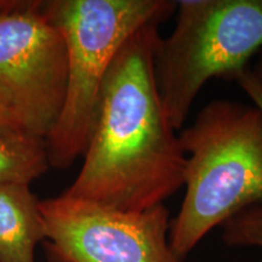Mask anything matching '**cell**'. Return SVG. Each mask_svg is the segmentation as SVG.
<instances>
[{
	"label": "cell",
	"instance_id": "6da1fadb",
	"mask_svg": "<svg viewBox=\"0 0 262 262\" xmlns=\"http://www.w3.org/2000/svg\"><path fill=\"white\" fill-rule=\"evenodd\" d=\"M158 27L143 26L113 58L83 166L64 195L142 211L183 187L186 156L155 79Z\"/></svg>",
	"mask_w": 262,
	"mask_h": 262
},
{
	"label": "cell",
	"instance_id": "7a4b0ae2",
	"mask_svg": "<svg viewBox=\"0 0 262 262\" xmlns=\"http://www.w3.org/2000/svg\"><path fill=\"white\" fill-rule=\"evenodd\" d=\"M185 196L170 222V247L180 260L216 226L262 205V113L255 106L214 100L182 129Z\"/></svg>",
	"mask_w": 262,
	"mask_h": 262
},
{
	"label": "cell",
	"instance_id": "3957f363",
	"mask_svg": "<svg viewBox=\"0 0 262 262\" xmlns=\"http://www.w3.org/2000/svg\"><path fill=\"white\" fill-rule=\"evenodd\" d=\"M44 9L67 50V89L56 125L45 140L50 168L67 169L93 136L107 72L118 50L143 26L163 24L171 0H51Z\"/></svg>",
	"mask_w": 262,
	"mask_h": 262
},
{
	"label": "cell",
	"instance_id": "277c9868",
	"mask_svg": "<svg viewBox=\"0 0 262 262\" xmlns=\"http://www.w3.org/2000/svg\"><path fill=\"white\" fill-rule=\"evenodd\" d=\"M178 21L155 51V79L175 130L202 88L233 79L262 48V0H180Z\"/></svg>",
	"mask_w": 262,
	"mask_h": 262
},
{
	"label": "cell",
	"instance_id": "5b68a950",
	"mask_svg": "<svg viewBox=\"0 0 262 262\" xmlns=\"http://www.w3.org/2000/svg\"><path fill=\"white\" fill-rule=\"evenodd\" d=\"M67 50L44 2L0 10V100L24 133L47 140L63 108Z\"/></svg>",
	"mask_w": 262,
	"mask_h": 262
},
{
	"label": "cell",
	"instance_id": "8992f818",
	"mask_svg": "<svg viewBox=\"0 0 262 262\" xmlns=\"http://www.w3.org/2000/svg\"><path fill=\"white\" fill-rule=\"evenodd\" d=\"M51 262H182L164 204L125 211L62 194L39 202Z\"/></svg>",
	"mask_w": 262,
	"mask_h": 262
},
{
	"label": "cell",
	"instance_id": "52a82bcc",
	"mask_svg": "<svg viewBox=\"0 0 262 262\" xmlns=\"http://www.w3.org/2000/svg\"><path fill=\"white\" fill-rule=\"evenodd\" d=\"M39 202L29 185H0V262H34L45 241Z\"/></svg>",
	"mask_w": 262,
	"mask_h": 262
},
{
	"label": "cell",
	"instance_id": "ba28073f",
	"mask_svg": "<svg viewBox=\"0 0 262 262\" xmlns=\"http://www.w3.org/2000/svg\"><path fill=\"white\" fill-rule=\"evenodd\" d=\"M49 168L44 140L24 131L0 133V185H31Z\"/></svg>",
	"mask_w": 262,
	"mask_h": 262
},
{
	"label": "cell",
	"instance_id": "9c48e42d",
	"mask_svg": "<svg viewBox=\"0 0 262 262\" xmlns=\"http://www.w3.org/2000/svg\"><path fill=\"white\" fill-rule=\"evenodd\" d=\"M222 242L228 247L262 248V205L238 212L221 225Z\"/></svg>",
	"mask_w": 262,
	"mask_h": 262
},
{
	"label": "cell",
	"instance_id": "30bf717a",
	"mask_svg": "<svg viewBox=\"0 0 262 262\" xmlns=\"http://www.w3.org/2000/svg\"><path fill=\"white\" fill-rule=\"evenodd\" d=\"M232 80H235V83H238L242 90L253 101L254 106L262 113V83L254 74L253 70L245 68L239 72Z\"/></svg>",
	"mask_w": 262,
	"mask_h": 262
},
{
	"label": "cell",
	"instance_id": "8fae6325",
	"mask_svg": "<svg viewBox=\"0 0 262 262\" xmlns=\"http://www.w3.org/2000/svg\"><path fill=\"white\" fill-rule=\"evenodd\" d=\"M9 131H22L21 126L12 114L11 111L5 106L0 100V133H9Z\"/></svg>",
	"mask_w": 262,
	"mask_h": 262
},
{
	"label": "cell",
	"instance_id": "7c38bea8",
	"mask_svg": "<svg viewBox=\"0 0 262 262\" xmlns=\"http://www.w3.org/2000/svg\"><path fill=\"white\" fill-rule=\"evenodd\" d=\"M253 72H254V74L257 77V79L262 83V57L260 58V61H258L256 68L253 70Z\"/></svg>",
	"mask_w": 262,
	"mask_h": 262
},
{
	"label": "cell",
	"instance_id": "4fadbf2b",
	"mask_svg": "<svg viewBox=\"0 0 262 262\" xmlns=\"http://www.w3.org/2000/svg\"><path fill=\"white\" fill-rule=\"evenodd\" d=\"M10 2H11V0H10ZM9 0H0V10L2 9H4L6 5H9Z\"/></svg>",
	"mask_w": 262,
	"mask_h": 262
},
{
	"label": "cell",
	"instance_id": "5bb4252c",
	"mask_svg": "<svg viewBox=\"0 0 262 262\" xmlns=\"http://www.w3.org/2000/svg\"><path fill=\"white\" fill-rule=\"evenodd\" d=\"M258 262H262V260H261V261H258Z\"/></svg>",
	"mask_w": 262,
	"mask_h": 262
}]
</instances>
